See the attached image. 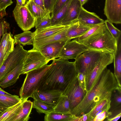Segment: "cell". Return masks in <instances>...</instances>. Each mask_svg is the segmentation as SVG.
<instances>
[{
  "instance_id": "obj_1",
  "label": "cell",
  "mask_w": 121,
  "mask_h": 121,
  "mask_svg": "<svg viewBox=\"0 0 121 121\" xmlns=\"http://www.w3.org/2000/svg\"><path fill=\"white\" fill-rule=\"evenodd\" d=\"M119 89L121 88L114 74L106 68L81 102L71 110V113L76 116L87 114L102 100L111 99L114 92Z\"/></svg>"
},
{
  "instance_id": "obj_2",
  "label": "cell",
  "mask_w": 121,
  "mask_h": 121,
  "mask_svg": "<svg viewBox=\"0 0 121 121\" xmlns=\"http://www.w3.org/2000/svg\"><path fill=\"white\" fill-rule=\"evenodd\" d=\"M77 74L75 61L55 59L43 77L37 90L56 91L63 93Z\"/></svg>"
},
{
  "instance_id": "obj_3",
  "label": "cell",
  "mask_w": 121,
  "mask_h": 121,
  "mask_svg": "<svg viewBox=\"0 0 121 121\" xmlns=\"http://www.w3.org/2000/svg\"><path fill=\"white\" fill-rule=\"evenodd\" d=\"M78 42L91 50L108 52L113 54L117 50L118 43V41L111 34L105 23L101 24L98 29L91 35Z\"/></svg>"
},
{
  "instance_id": "obj_4",
  "label": "cell",
  "mask_w": 121,
  "mask_h": 121,
  "mask_svg": "<svg viewBox=\"0 0 121 121\" xmlns=\"http://www.w3.org/2000/svg\"><path fill=\"white\" fill-rule=\"evenodd\" d=\"M51 66L46 65L27 73L23 83L19 91L20 98L27 99L37 90L42 79Z\"/></svg>"
},
{
  "instance_id": "obj_5",
  "label": "cell",
  "mask_w": 121,
  "mask_h": 121,
  "mask_svg": "<svg viewBox=\"0 0 121 121\" xmlns=\"http://www.w3.org/2000/svg\"><path fill=\"white\" fill-rule=\"evenodd\" d=\"M103 52L91 50L78 56L75 61L77 73H83L85 79L98 64Z\"/></svg>"
},
{
  "instance_id": "obj_6",
  "label": "cell",
  "mask_w": 121,
  "mask_h": 121,
  "mask_svg": "<svg viewBox=\"0 0 121 121\" xmlns=\"http://www.w3.org/2000/svg\"><path fill=\"white\" fill-rule=\"evenodd\" d=\"M28 51L17 44L0 68V82L2 79L17 65L24 62Z\"/></svg>"
},
{
  "instance_id": "obj_7",
  "label": "cell",
  "mask_w": 121,
  "mask_h": 121,
  "mask_svg": "<svg viewBox=\"0 0 121 121\" xmlns=\"http://www.w3.org/2000/svg\"><path fill=\"white\" fill-rule=\"evenodd\" d=\"M113 58L112 53L106 52H102L98 64L85 79L86 92L93 86L107 66L112 63Z\"/></svg>"
},
{
  "instance_id": "obj_8",
  "label": "cell",
  "mask_w": 121,
  "mask_h": 121,
  "mask_svg": "<svg viewBox=\"0 0 121 121\" xmlns=\"http://www.w3.org/2000/svg\"><path fill=\"white\" fill-rule=\"evenodd\" d=\"M49 62L39 51L33 49L29 50L23 62L21 74L41 67Z\"/></svg>"
},
{
  "instance_id": "obj_9",
  "label": "cell",
  "mask_w": 121,
  "mask_h": 121,
  "mask_svg": "<svg viewBox=\"0 0 121 121\" xmlns=\"http://www.w3.org/2000/svg\"><path fill=\"white\" fill-rule=\"evenodd\" d=\"M13 16L18 26L23 31L35 27V18L25 5H16L13 11Z\"/></svg>"
},
{
  "instance_id": "obj_10",
  "label": "cell",
  "mask_w": 121,
  "mask_h": 121,
  "mask_svg": "<svg viewBox=\"0 0 121 121\" xmlns=\"http://www.w3.org/2000/svg\"><path fill=\"white\" fill-rule=\"evenodd\" d=\"M86 93V92L80 84L76 76L69 85L63 94L67 96L71 110L81 102Z\"/></svg>"
},
{
  "instance_id": "obj_11",
  "label": "cell",
  "mask_w": 121,
  "mask_h": 121,
  "mask_svg": "<svg viewBox=\"0 0 121 121\" xmlns=\"http://www.w3.org/2000/svg\"><path fill=\"white\" fill-rule=\"evenodd\" d=\"M91 50L75 39L67 42L63 46L58 57L65 60L75 59L79 55Z\"/></svg>"
},
{
  "instance_id": "obj_12",
  "label": "cell",
  "mask_w": 121,
  "mask_h": 121,
  "mask_svg": "<svg viewBox=\"0 0 121 121\" xmlns=\"http://www.w3.org/2000/svg\"><path fill=\"white\" fill-rule=\"evenodd\" d=\"M104 14L112 23H121V0H105Z\"/></svg>"
},
{
  "instance_id": "obj_13",
  "label": "cell",
  "mask_w": 121,
  "mask_h": 121,
  "mask_svg": "<svg viewBox=\"0 0 121 121\" xmlns=\"http://www.w3.org/2000/svg\"><path fill=\"white\" fill-rule=\"evenodd\" d=\"M62 94V93L56 91L37 90L31 97L34 100H38L48 105L55 107Z\"/></svg>"
},
{
  "instance_id": "obj_14",
  "label": "cell",
  "mask_w": 121,
  "mask_h": 121,
  "mask_svg": "<svg viewBox=\"0 0 121 121\" xmlns=\"http://www.w3.org/2000/svg\"><path fill=\"white\" fill-rule=\"evenodd\" d=\"M13 35L10 32L4 34L0 44V68L14 48Z\"/></svg>"
},
{
  "instance_id": "obj_15",
  "label": "cell",
  "mask_w": 121,
  "mask_h": 121,
  "mask_svg": "<svg viewBox=\"0 0 121 121\" xmlns=\"http://www.w3.org/2000/svg\"><path fill=\"white\" fill-rule=\"evenodd\" d=\"M82 6L79 0H72L60 24L67 26L77 21V19Z\"/></svg>"
},
{
  "instance_id": "obj_16",
  "label": "cell",
  "mask_w": 121,
  "mask_h": 121,
  "mask_svg": "<svg viewBox=\"0 0 121 121\" xmlns=\"http://www.w3.org/2000/svg\"><path fill=\"white\" fill-rule=\"evenodd\" d=\"M69 25L62 30L52 35L34 41L33 49L38 50L46 45L54 42L63 41L71 40L67 38L66 34Z\"/></svg>"
},
{
  "instance_id": "obj_17",
  "label": "cell",
  "mask_w": 121,
  "mask_h": 121,
  "mask_svg": "<svg viewBox=\"0 0 121 121\" xmlns=\"http://www.w3.org/2000/svg\"><path fill=\"white\" fill-rule=\"evenodd\" d=\"M70 41H60L54 42L46 45L38 50L49 61L53 60L58 57L63 46Z\"/></svg>"
},
{
  "instance_id": "obj_18",
  "label": "cell",
  "mask_w": 121,
  "mask_h": 121,
  "mask_svg": "<svg viewBox=\"0 0 121 121\" xmlns=\"http://www.w3.org/2000/svg\"><path fill=\"white\" fill-rule=\"evenodd\" d=\"M80 24L95 26L104 23V21L95 13L88 11L82 6L77 19Z\"/></svg>"
},
{
  "instance_id": "obj_19",
  "label": "cell",
  "mask_w": 121,
  "mask_h": 121,
  "mask_svg": "<svg viewBox=\"0 0 121 121\" xmlns=\"http://www.w3.org/2000/svg\"><path fill=\"white\" fill-rule=\"evenodd\" d=\"M94 26L83 25L79 24L78 21L75 22L69 25L66 34V37L71 40L76 39L82 35Z\"/></svg>"
},
{
  "instance_id": "obj_20",
  "label": "cell",
  "mask_w": 121,
  "mask_h": 121,
  "mask_svg": "<svg viewBox=\"0 0 121 121\" xmlns=\"http://www.w3.org/2000/svg\"><path fill=\"white\" fill-rule=\"evenodd\" d=\"M67 26L58 24L36 30L33 32L34 41L43 39L52 35L62 30Z\"/></svg>"
},
{
  "instance_id": "obj_21",
  "label": "cell",
  "mask_w": 121,
  "mask_h": 121,
  "mask_svg": "<svg viewBox=\"0 0 121 121\" xmlns=\"http://www.w3.org/2000/svg\"><path fill=\"white\" fill-rule=\"evenodd\" d=\"M23 62L19 64L2 80L0 86L3 88L13 85L16 83L21 74Z\"/></svg>"
},
{
  "instance_id": "obj_22",
  "label": "cell",
  "mask_w": 121,
  "mask_h": 121,
  "mask_svg": "<svg viewBox=\"0 0 121 121\" xmlns=\"http://www.w3.org/2000/svg\"><path fill=\"white\" fill-rule=\"evenodd\" d=\"M114 65V75L119 87L121 88V37L118 41L115 52L113 54Z\"/></svg>"
},
{
  "instance_id": "obj_23",
  "label": "cell",
  "mask_w": 121,
  "mask_h": 121,
  "mask_svg": "<svg viewBox=\"0 0 121 121\" xmlns=\"http://www.w3.org/2000/svg\"><path fill=\"white\" fill-rule=\"evenodd\" d=\"M21 99L20 101L7 109L0 116V121H12L18 114L23 102L27 99Z\"/></svg>"
},
{
  "instance_id": "obj_24",
  "label": "cell",
  "mask_w": 121,
  "mask_h": 121,
  "mask_svg": "<svg viewBox=\"0 0 121 121\" xmlns=\"http://www.w3.org/2000/svg\"><path fill=\"white\" fill-rule=\"evenodd\" d=\"M33 102L26 100L23 103L19 112L12 121H28L33 108Z\"/></svg>"
},
{
  "instance_id": "obj_25",
  "label": "cell",
  "mask_w": 121,
  "mask_h": 121,
  "mask_svg": "<svg viewBox=\"0 0 121 121\" xmlns=\"http://www.w3.org/2000/svg\"><path fill=\"white\" fill-rule=\"evenodd\" d=\"M13 38L14 45L19 44L23 46L32 45L34 40L33 32L29 30L25 31L22 33L15 35Z\"/></svg>"
},
{
  "instance_id": "obj_26",
  "label": "cell",
  "mask_w": 121,
  "mask_h": 121,
  "mask_svg": "<svg viewBox=\"0 0 121 121\" xmlns=\"http://www.w3.org/2000/svg\"><path fill=\"white\" fill-rule=\"evenodd\" d=\"M21 100L18 96H8L0 95V111L3 113L9 108L19 102Z\"/></svg>"
},
{
  "instance_id": "obj_27",
  "label": "cell",
  "mask_w": 121,
  "mask_h": 121,
  "mask_svg": "<svg viewBox=\"0 0 121 121\" xmlns=\"http://www.w3.org/2000/svg\"><path fill=\"white\" fill-rule=\"evenodd\" d=\"M53 111L63 113H71L69 101L66 95L63 94L54 108Z\"/></svg>"
},
{
  "instance_id": "obj_28",
  "label": "cell",
  "mask_w": 121,
  "mask_h": 121,
  "mask_svg": "<svg viewBox=\"0 0 121 121\" xmlns=\"http://www.w3.org/2000/svg\"><path fill=\"white\" fill-rule=\"evenodd\" d=\"M73 115L71 113H63L53 111L45 114V121H71Z\"/></svg>"
},
{
  "instance_id": "obj_29",
  "label": "cell",
  "mask_w": 121,
  "mask_h": 121,
  "mask_svg": "<svg viewBox=\"0 0 121 121\" xmlns=\"http://www.w3.org/2000/svg\"><path fill=\"white\" fill-rule=\"evenodd\" d=\"M72 0H67L56 14L51 17V26L60 24L66 13Z\"/></svg>"
},
{
  "instance_id": "obj_30",
  "label": "cell",
  "mask_w": 121,
  "mask_h": 121,
  "mask_svg": "<svg viewBox=\"0 0 121 121\" xmlns=\"http://www.w3.org/2000/svg\"><path fill=\"white\" fill-rule=\"evenodd\" d=\"M25 6L36 18L43 17L48 13L36 4L33 0L28 1Z\"/></svg>"
},
{
  "instance_id": "obj_31",
  "label": "cell",
  "mask_w": 121,
  "mask_h": 121,
  "mask_svg": "<svg viewBox=\"0 0 121 121\" xmlns=\"http://www.w3.org/2000/svg\"><path fill=\"white\" fill-rule=\"evenodd\" d=\"M54 107L37 100H34L33 103V108H35L37 112L39 113L47 114L53 111Z\"/></svg>"
},
{
  "instance_id": "obj_32",
  "label": "cell",
  "mask_w": 121,
  "mask_h": 121,
  "mask_svg": "<svg viewBox=\"0 0 121 121\" xmlns=\"http://www.w3.org/2000/svg\"><path fill=\"white\" fill-rule=\"evenodd\" d=\"M51 13H48L43 17L36 18L35 26L36 30L39 29L51 26Z\"/></svg>"
},
{
  "instance_id": "obj_33",
  "label": "cell",
  "mask_w": 121,
  "mask_h": 121,
  "mask_svg": "<svg viewBox=\"0 0 121 121\" xmlns=\"http://www.w3.org/2000/svg\"><path fill=\"white\" fill-rule=\"evenodd\" d=\"M111 99H104L101 101L94 108L87 114V121H92L97 112L104 106L109 103H111Z\"/></svg>"
},
{
  "instance_id": "obj_34",
  "label": "cell",
  "mask_w": 121,
  "mask_h": 121,
  "mask_svg": "<svg viewBox=\"0 0 121 121\" xmlns=\"http://www.w3.org/2000/svg\"><path fill=\"white\" fill-rule=\"evenodd\" d=\"M105 24L107 28L112 36L118 41L121 37V31L116 28L112 23L107 20L104 21Z\"/></svg>"
},
{
  "instance_id": "obj_35",
  "label": "cell",
  "mask_w": 121,
  "mask_h": 121,
  "mask_svg": "<svg viewBox=\"0 0 121 121\" xmlns=\"http://www.w3.org/2000/svg\"><path fill=\"white\" fill-rule=\"evenodd\" d=\"M116 91L114 94L112 101L111 103V106H112V111L121 107V89L117 90Z\"/></svg>"
},
{
  "instance_id": "obj_36",
  "label": "cell",
  "mask_w": 121,
  "mask_h": 121,
  "mask_svg": "<svg viewBox=\"0 0 121 121\" xmlns=\"http://www.w3.org/2000/svg\"><path fill=\"white\" fill-rule=\"evenodd\" d=\"M10 30L9 25L4 18L0 20V44L2 36L4 34L8 32Z\"/></svg>"
},
{
  "instance_id": "obj_37",
  "label": "cell",
  "mask_w": 121,
  "mask_h": 121,
  "mask_svg": "<svg viewBox=\"0 0 121 121\" xmlns=\"http://www.w3.org/2000/svg\"><path fill=\"white\" fill-rule=\"evenodd\" d=\"M112 112L109 110H105L96 115L92 121H102L111 116Z\"/></svg>"
},
{
  "instance_id": "obj_38",
  "label": "cell",
  "mask_w": 121,
  "mask_h": 121,
  "mask_svg": "<svg viewBox=\"0 0 121 121\" xmlns=\"http://www.w3.org/2000/svg\"><path fill=\"white\" fill-rule=\"evenodd\" d=\"M101 25H96L91 27L84 34L75 39L78 41L85 39L91 35L97 30Z\"/></svg>"
},
{
  "instance_id": "obj_39",
  "label": "cell",
  "mask_w": 121,
  "mask_h": 121,
  "mask_svg": "<svg viewBox=\"0 0 121 121\" xmlns=\"http://www.w3.org/2000/svg\"><path fill=\"white\" fill-rule=\"evenodd\" d=\"M57 0H43L45 10L48 13H51Z\"/></svg>"
},
{
  "instance_id": "obj_40",
  "label": "cell",
  "mask_w": 121,
  "mask_h": 121,
  "mask_svg": "<svg viewBox=\"0 0 121 121\" xmlns=\"http://www.w3.org/2000/svg\"><path fill=\"white\" fill-rule=\"evenodd\" d=\"M67 0H57L53 10L51 14V17L53 16L57 12L62 5Z\"/></svg>"
},
{
  "instance_id": "obj_41",
  "label": "cell",
  "mask_w": 121,
  "mask_h": 121,
  "mask_svg": "<svg viewBox=\"0 0 121 121\" xmlns=\"http://www.w3.org/2000/svg\"><path fill=\"white\" fill-rule=\"evenodd\" d=\"M77 76L80 84L86 92L85 75L82 73H77Z\"/></svg>"
},
{
  "instance_id": "obj_42",
  "label": "cell",
  "mask_w": 121,
  "mask_h": 121,
  "mask_svg": "<svg viewBox=\"0 0 121 121\" xmlns=\"http://www.w3.org/2000/svg\"><path fill=\"white\" fill-rule=\"evenodd\" d=\"M13 3L12 0H0V8L2 10L5 11L6 8Z\"/></svg>"
},
{
  "instance_id": "obj_43",
  "label": "cell",
  "mask_w": 121,
  "mask_h": 121,
  "mask_svg": "<svg viewBox=\"0 0 121 121\" xmlns=\"http://www.w3.org/2000/svg\"><path fill=\"white\" fill-rule=\"evenodd\" d=\"M121 112H120L116 114L115 115L112 117H109L107 118L106 121H117L121 117Z\"/></svg>"
},
{
  "instance_id": "obj_44",
  "label": "cell",
  "mask_w": 121,
  "mask_h": 121,
  "mask_svg": "<svg viewBox=\"0 0 121 121\" xmlns=\"http://www.w3.org/2000/svg\"><path fill=\"white\" fill-rule=\"evenodd\" d=\"M34 2L37 5L45 10L43 0H33Z\"/></svg>"
},
{
  "instance_id": "obj_45",
  "label": "cell",
  "mask_w": 121,
  "mask_h": 121,
  "mask_svg": "<svg viewBox=\"0 0 121 121\" xmlns=\"http://www.w3.org/2000/svg\"><path fill=\"white\" fill-rule=\"evenodd\" d=\"M0 95L8 96H11L13 95L5 91L0 87Z\"/></svg>"
},
{
  "instance_id": "obj_46",
  "label": "cell",
  "mask_w": 121,
  "mask_h": 121,
  "mask_svg": "<svg viewBox=\"0 0 121 121\" xmlns=\"http://www.w3.org/2000/svg\"><path fill=\"white\" fill-rule=\"evenodd\" d=\"M17 3L16 5L19 6H21L25 5L26 4H24L22 0H16Z\"/></svg>"
},
{
  "instance_id": "obj_47",
  "label": "cell",
  "mask_w": 121,
  "mask_h": 121,
  "mask_svg": "<svg viewBox=\"0 0 121 121\" xmlns=\"http://www.w3.org/2000/svg\"><path fill=\"white\" fill-rule=\"evenodd\" d=\"M6 15L5 11L2 10L0 8V20Z\"/></svg>"
},
{
  "instance_id": "obj_48",
  "label": "cell",
  "mask_w": 121,
  "mask_h": 121,
  "mask_svg": "<svg viewBox=\"0 0 121 121\" xmlns=\"http://www.w3.org/2000/svg\"><path fill=\"white\" fill-rule=\"evenodd\" d=\"M89 0H79L81 5L82 6L86 3Z\"/></svg>"
},
{
  "instance_id": "obj_49",
  "label": "cell",
  "mask_w": 121,
  "mask_h": 121,
  "mask_svg": "<svg viewBox=\"0 0 121 121\" xmlns=\"http://www.w3.org/2000/svg\"><path fill=\"white\" fill-rule=\"evenodd\" d=\"M22 0L24 4H26V3L27 0Z\"/></svg>"
},
{
  "instance_id": "obj_50",
  "label": "cell",
  "mask_w": 121,
  "mask_h": 121,
  "mask_svg": "<svg viewBox=\"0 0 121 121\" xmlns=\"http://www.w3.org/2000/svg\"><path fill=\"white\" fill-rule=\"evenodd\" d=\"M3 113L1 112L0 111V116H1V115Z\"/></svg>"
},
{
  "instance_id": "obj_51",
  "label": "cell",
  "mask_w": 121,
  "mask_h": 121,
  "mask_svg": "<svg viewBox=\"0 0 121 121\" xmlns=\"http://www.w3.org/2000/svg\"><path fill=\"white\" fill-rule=\"evenodd\" d=\"M31 0H29V1H30Z\"/></svg>"
}]
</instances>
